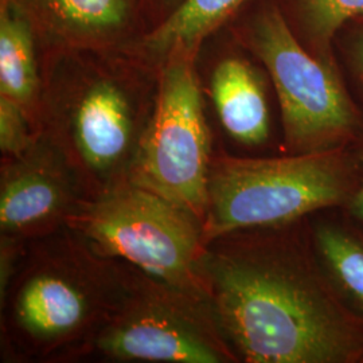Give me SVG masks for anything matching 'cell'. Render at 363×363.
I'll return each instance as SVG.
<instances>
[{"instance_id":"obj_15","label":"cell","mask_w":363,"mask_h":363,"mask_svg":"<svg viewBox=\"0 0 363 363\" xmlns=\"http://www.w3.org/2000/svg\"><path fill=\"white\" fill-rule=\"evenodd\" d=\"M54 15L79 30H108L121 25L127 0H48Z\"/></svg>"},{"instance_id":"obj_16","label":"cell","mask_w":363,"mask_h":363,"mask_svg":"<svg viewBox=\"0 0 363 363\" xmlns=\"http://www.w3.org/2000/svg\"><path fill=\"white\" fill-rule=\"evenodd\" d=\"M40 133L34 120L13 100L0 96V152L1 157L23 154Z\"/></svg>"},{"instance_id":"obj_7","label":"cell","mask_w":363,"mask_h":363,"mask_svg":"<svg viewBox=\"0 0 363 363\" xmlns=\"http://www.w3.org/2000/svg\"><path fill=\"white\" fill-rule=\"evenodd\" d=\"M91 357L111 362L240 363L206 294L138 268Z\"/></svg>"},{"instance_id":"obj_12","label":"cell","mask_w":363,"mask_h":363,"mask_svg":"<svg viewBox=\"0 0 363 363\" xmlns=\"http://www.w3.org/2000/svg\"><path fill=\"white\" fill-rule=\"evenodd\" d=\"M40 91L33 38L26 22L9 10L0 21V96L21 105L34 120ZM39 130V127H38Z\"/></svg>"},{"instance_id":"obj_14","label":"cell","mask_w":363,"mask_h":363,"mask_svg":"<svg viewBox=\"0 0 363 363\" xmlns=\"http://www.w3.org/2000/svg\"><path fill=\"white\" fill-rule=\"evenodd\" d=\"M245 0H186L150 37L148 45L166 50L191 43L235 11Z\"/></svg>"},{"instance_id":"obj_3","label":"cell","mask_w":363,"mask_h":363,"mask_svg":"<svg viewBox=\"0 0 363 363\" xmlns=\"http://www.w3.org/2000/svg\"><path fill=\"white\" fill-rule=\"evenodd\" d=\"M362 179L354 147L313 154L214 152L208 179L206 244L234 230L277 226L345 208Z\"/></svg>"},{"instance_id":"obj_17","label":"cell","mask_w":363,"mask_h":363,"mask_svg":"<svg viewBox=\"0 0 363 363\" xmlns=\"http://www.w3.org/2000/svg\"><path fill=\"white\" fill-rule=\"evenodd\" d=\"M337 62L363 105V18L343 27L335 42Z\"/></svg>"},{"instance_id":"obj_18","label":"cell","mask_w":363,"mask_h":363,"mask_svg":"<svg viewBox=\"0 0 363 363\" xmlns=\"http://www.w3.org/2000/svg\"><path fill=\"white\" fill-rule=\"evenodd\" d=\"M27 241L0 234V298L7 292L26 252Z\"/></svg>"},{"instance_id":"obj_11","label":"cell","mask_w":363,"mask_h":363,"mask_svg":"<svg viewBox=\"0 0 363 363\" xmlns=\"http://www.w3.org/2000/svg\"><path fill=\"white\" fill-rule=\"evenodd\" d=\"M313 253L339 298L363 323V228L340 208L307 218Z\"/></svg>"},{"instance_id":"obj_2","label":"cell","mask_w":363,"mask_h":363,"mask_svg":"<svg viewBox=\"0 0 363 363\" xmlns=\"http://www.w3.org/2000/svg\"><path fill=\"white\" fill-rule=\"evenodd\" d=\"M135 267L99 253L67 225L27 242L0 298L6 362H77L115 315Z\"/></svg>"},{"instance_id":"obj_13","label":"cell","mask_w":363,"mask_h":363,"mask_svg":"<svg viewBox=\"0 0 363 363\" xmlns=\"http://www.w3.org/2000/svg\"><path fill=\"white\" fill-rule=\"evenodd\" d=\"M303 46L325 65L340 67L335 42L340 30L363 18V0H294Z\"/></svg>"},{"instance_id":"obj_5","label":"cell","mask_w":363,"mask_h":363,"mask_svg":"<svg viewBox=\"0 0 363 363\" xmlns=\"http://www.w3.org/2000/svg\"><path fill=\"white\" fill-rule=\"evenodd\" d=\"M247 46L264 65L281 115V154L350 148L363 130V106L342 67L325 65L295 35L279 7L252 21Z\"/></svg>"},{"instance_id":"obj_8","label":"cell","mask_w":363,"mask_h":363,"mask_svg":"<svg viewBox=\"0 0 363 363\" xmlns=\"http://www.w3.org/2000/svg\"><path fill=\"white\" fill-rule=\"evenodd\" d=\"M213 154L193 65L184 57H174L159 74L155 106L130 182L163 196L203 225Z\"/></svg>"},{"instance_id":"obj_1","label":"cell","mask_w":363,"mask_h":363,"mask_svg":"<svg viewBox=\"0 0 363 363\" xmlns=\"http://www.w3.org/2000/svg\"><path fill=\"white\" fill-rule=\"evenodd\" d=\"M203 279L240 363H363V323L312 249L306 220L222 234Z\"/></svg>"},{"instance_id":"obj_10","label":"cell","mask_w":363,"mask_h":363,"mask_svg":"<svg viewBox=\"0 0 363 363\" xmlns=\"http://www.w3.org/2000/svg\"><path fill=\"white\" fill-rule=\"evenodd\" d=\"M211 96L220 124L235 143L247 150L272 140V121L262 76L245 58L222 60L211 77Z\"/></svg>"},{"instance_id":"obj_19","label":"cell","mask_w":363,"mask_h":363,"mask_svg":"<svg viewBox=\"0 0 363 363\" xmlns=\"http://www.w3.org/2000/svg\"><path fill=\"white\" fill-rule=\"evenodd\" d=\"M354 150H355V154L358 156L359 163L362 166V179H361V183H359L355 194L352 195L350 202L346 205V208H342V211L349 218L357 222L363 228V130L358 142L354 144Z\"/></svg>"},{"instance_id":"obj_6","label":"cell","mask_w":363,"mask_h":363,"mask_svg":"<svg viewBox=\"0 0 363 363\" xmlns=\"http://www.w3.org/2000/svg\"><path fill=\"white\" fill-rule=\"evenodd\" d=\"M66 225L104 256L208 295L203 225L160 195L127 182L85 196Z\"/></svg>"},{"instance_id":"obj_4","label":"cell","mask_w":363,"mask_h":363,"mask_svg":"<svg viewBox=\"0 0 363 363\" xmlns=\"http://www.w3.org/2000/svg\"><path fill=\"white\" fill-rule=\"evenodd\" d=\"M154 106L128 79L88 73L54 86L39 132L64 154L91 198L130 182Z\"/></svg>"},{"instance_id":"obj_9","label":"cell","mask_w":363,"mask_h":363,"mask_svg":"<svg viewBox=\"0 0 363 363\" xmlns=\"http://www.w3.org/2000/svg\"><path fill=\"white\" fill-rule=\"evenodd\" d=\"M84 198L76 171L43 133L23 154L1 157L0 234L28 242L54 233Z\"/></svg>"}]
</instances>
